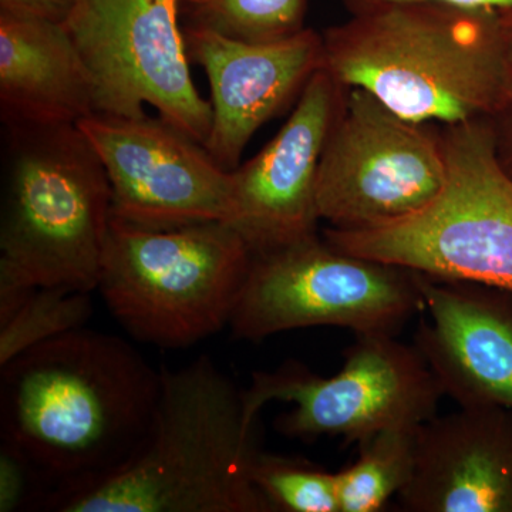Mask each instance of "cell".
Returning a JSON list of instances; mask_svg holds the SVG:
<instances>
[{"label": "cell", "instance_id": "5b68a950", "mask_svg": "<svg viewBox=\"0 0 512 512\" xmlns=\"http://www.w3.org/2000/svg\"><path fill=\"white\" fill-rule=\"evenodd\" d=\"M252 256L224 221L148 229L111 217L97 291L131 338L187 349L229 326Z\"/></svg>", "mask_w": 512, "mask_h": 512}, {"label": "cell", "instance_id": "52a82bcc", "mask_svg": "<svg viewBox=\"0 0 512 512\" xmlns=\"http://www.w3.org/2000/svg\"><path fill=\"white\" fill-rule=\"evenodd\" d=\"M421 311L416 271L348 254L316 234L252 256L229 328L249 342L315 326L397 336Z\"/></svg>", "mask_w": 512, "mask_h": 512}, {"label": "cell", "instance_id": "ffe728a7", "mask_svg": "<svg viewBox=\"0 0 512 512\" xmlns=\"http://www.w3.org/2000/svg\"><path fill=\"white\" fill-rule=\"evenodd\" d=\"M249 476L272 512H339L336 473L305 458L259 450Z\"/></svg>", "mask_w": 512, "mask_h": 512}, {"label": "cell", "instance_id": "277c9868", "mask_svg": "<svg viewBox=\"0 0 512 512\" xmlns=\"http://www.w3.org/2000/svg\"><path fill=\"white\" fill-rule=\"evenodd\" d=\"M0 306L33 288L97 291L111 225L106 168L77 124L5 126Z\"/></svg>", "mask_w": 512, "mask_h": 512}, {"label": "cell", "instance_id": "4fadbf2b", "mask_svg": "<svg viewBox=\"0 0 512 512\" xmlns=\"http://www.w3.org/2000/svg\"><path fill=\"white\" fill-rule=\"evenodd\" d=\"M185 50L211 87L212 124L205 148L234 171L251 138L296 103L323 62L322 35L306 28L274 43H245L184 28Z\"/></svg>", "mask_w": 512, "mask_h": 512}, {"label": "cell", "instance_id": "9a60e30c", "mask_svg": "<svg viewBox=\"0 0 512 512\" xmlns=\"http://www.w3.org/2000/svg\"><path fill=\"white\" fill-rule=\"evenodd\" d=\"M409 512H512V409L460 407L416 431Z\"/></svg>", "mask_w": 512, "mask_h": 512}, {"label": "cell", "instance_id": "5bb4252c", "mask_svg": "<svg viewBox=\"0 0 512 512\" xmlns=\"http://www.w3.org/2000/svg\"><path fill=\"white\" fill-rule=\"evenodd\" d=\"M419 274L414 348L460 407L512 409V291Z\"/></svg>", "mask_w": 512, "mask_h": 512}, {"label": "cell", "instance_id": "6da1fadb", "mask_svg": "<svg viewBox=\"0 0 512 512\" xmlns=\"http://www.w3.org/2000/svg\"><path fill=\"white\" fill-rule=\"evenodd\" d=\"M160 392L161 369L126 339L73 330L0 366V434L29 458L49 494L130 460Z\"/></svg>", "mask_w": 512, "mask_h": 512}, {"label": "cell", "instance_id": "8992f818", "mask_svg": "<svg viewBox=\"0 0 512 512\" xmlns=\"http://www.w3.org/2000/svg\"><path fill=\"white\" fill-rule=\"evenodd\" d=\"M443 190L429 207L370 229L326 228L340 251L433 278L512 291V178L498 163L487 120L444 126Z\"/></svg>", "mask_w": 512, "mask_h": 512}, {"label": "cell", "instance_id": "7c38bea8", "mask_svg": "<svg viewBox=\"0 0 512 512\" xmlns=\"http://www.w3.org/2000/svg\"><path fill=\"white\" fill-rule=\"evenodd\" d=\"M340 97L342 87L320 67L278 134L232 171L234 191L227 224L254 254L318 234L320 158Z\"/></svg>", "mask_w": 512, "mask_h": 512}, {"label": "cell", "instance_id": "3957f363", "mask_svg": "<svg viewBox=\"0 0 512 512\" xmlns=\"http://www.w3.org/2000/svg\"><path fill=\"white\" fill-rule=\"evenodd\" d=\"M323 69L416 124L487 119L503 93L507 25L436 2L350 16L322 33Z\"/></svg>", "mask_w": 512, "mask_h": 512}, {"label": "cell", "instance_id": "d6986e66", "mask_svg": "<svg viewBox=\"0 0 512 512\" xmlns=\"http://www.w3.org/2000/svg\"><path fill=\"white\" fill-rule=\"evenodd\" d=\"M92 315V292L66 286L32 289L8 318L0 319V366L33 346L84 328Z\"/></svg>", "mask_w": 512, "mask_h": 512}, {"label": "cell", "instance_id": "7402d4cb", "mask_svg": "<svg viewBox=\"0 0 512 512\" xmlns=\"http://www.w3.org/2000/svg\"><path fill=\"white\" fill-rule=\"evenodd\" d=\"M485 120L493 134L494 151L498 163L512 178V23L507 25L503 93L495 110Z\"/></svg>", "mask_w": 512, "mask_h": 512}, {"label": "cell", "instance_id": "603a6c76", "mask_svg": "<svg viewBox=\"0 0 512 512\" xmlns=\"http://www.w3.org/2000/svg\"><path fill=\"white\" fill-rule=\"evenodd\" d=\"M340 2L349 10L350 15L369 12V10L393 5V3L436 2L471 10V12L483 13V15L501 20L505 25L512 23V0H340Z\"/></svg>", "mask_w": 512, "mask_h": 512}, {"label": "cell", "instance_id": "9c48e42d", "mask_svg": "<svg viewBox=\"0 0 512 512\" xmlns=\"http://www.w3.org/2000/svg\"><path fill=\"white\" fill-rule=\"evenodd\" d=\"M446 178L440 133L397 116L365 90L342 87L320 158V221L355 231L406 220L436 200Z\"/></svg>", "mask_w": 512, "mask_h": 512}, {"label": "cell", "instance_id": "ba28073f", "mask_svg": "<svg viewBox=\"0 0 512 512\" xmlns=\"http://www.w3.org/2000/svg\"><path fill=\"white\" fill-rule=\"evenodd\" d=\"M390 335H356L338 375L322 377L289 360L272 372H255L244 393L249 419L269 402L293 404L275 429L288 439L339 436L363 443L390 429H417L437 416L444 394L419 350Z\"/></svg>", "mask_w": 512, "mask_h": 512}, {"label": "cell", "instance_id": "44dd1931", "mask_svg": "<svg viewBox=\"0 0 512 512\" xmlns=\"http://www.w3.org/2000/svg\"><path fill=\"white\" fill-rule=\"evenodd\" d=\"M47 487L18 447L2 440L0 446V512L40 510Z\"/></svg>", "mask_w": 512, "mask_h": 512}, {"label": "cell", "instance_id": "8fae6325", "mask_svg": "<svg viewBox=\"0 0 512 512\" xmlns=\"http://www.w3.org/2000/svg\"><path fill=\"white\" fill-rule=\"evenodd\" d=\"M77 126L106 168L114 220L170 229L231 217L232 171L160 116L94 113Z\"/></svg>", "mask_w": 512, "mask_h": 512}, {"label": "cell", "instance_id": "e0dca14e", "mask_svg": "<svg viewBox=\"0 0 512 512\" xmlns=\"http://www.w3.org/2000/svg\"><path fill=\"white\" fill-rule=\"evenodd\" d=\"M417 429L383 430L359 444L355 463L336 473L339 512H379L400 494L412 480Z\"/></svg>", "mask_w": 512, "mask_h": 512}, {"label": "cell", "instance_id": "ac0fdd59", "mask_svg": "<svg viewBox=\"0 0 512 512\" xmlns=\"http://www.w3.org/2000/svg\"><path fill=\"white\" fill-rule=\"evenodd\" d=\"M184 28L245 43H274L305 30L308 0H178Z\"/></svg>", "mask_w": 512, "mask_h": 512}, {"label": "cell", "instance_id": "2e32d148", "mask_svg": "<svg viewBox=\"0 0 512 512\" xmlns=\"http://www.w3.org/2000/svg\"><path fill=\"white\" fill-rule=\"evenodd\" d=\"M92 114V82L66 28L0 16L3 126L77 124Z\"/></svg>", "mask_w": 512, "mask_h": 512}, {"label": "cell", "instance_id": "30bf717a", "mask_svg": "<svg viewBox=\"0 0 512 512\" xmlns=\"http://www.w3.org/2000/svg\"><path fill=\"white\" fill-rule=\"evenodd\" d=\"M178 0H77L64 28L92 82L94 113L146 116L151 106L207 143L212 107L198 93Z\"/></svg>", "mask_w": 512, "mask_h": 512}, {"label": "cell", "instance_id": "cb8c5ba5", "mask_svg": "<svg viewBox=\"0 0 512 512\" xmlns=\"http://www.w3.org/2000/svg\"><path fill=\"white\" fill-rule=\"evenodd\" d=\"M77 0H0V16L64 25Z\"/></svg>", "mask_w": 512, "mask_h": 512}, {"label": "cell", "instance_id": "7a4b0ae2", "mask_svg": "<svg viewBox=\"0 0 512 512\" xmlns=\"http://www.w3.org/2000/svg\"><path fill=\"white\" fill-rule=\"evenodd\" d=\"M258 420L244 393L210 356L161 367L146 440L123 466L50 491L40 510L59 512H272L252 484Z\"/></svg>", "mask_w": 512, "mask_h": 512}]
</instances>
